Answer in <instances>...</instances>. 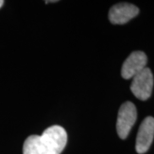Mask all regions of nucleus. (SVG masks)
<instances>
[{
	"instance_id": "nucleus-1",
	"label": "nucleus",
	"mask_w": 154,
	"mask_h": 154,
	"mask_svg": "<svg viewBox=\"0 0 154 154\" xmlns=\"http://www.w3.org/2000/svg\"><path fill=\"white\" fill-rule=\"evenodd\" d=\"M66 130L58 125L49 127L41 135L28 136L23 144V154H61L67 144Z\"/></svg>"
},
{
	"instance_id": "nucleus-2",
	"label": "nucleus",
	"mask_w": 154,
	"mask_h": 154,
	"mask_svg": "<svg viewBox=\"0 0 154 154\" xmlns=\"http://www.w3.org/2000/svg\"><path fill=\"white\" fill-rule=\"evenodd\" d=\"M137 119V110L132 102L122 104L118 111L116 121V131L118 136L124 140L128 137L132 127Z\"/></svg>"
},
{
	"instance_id": "nucleus-3",
	"label": "nucleus",
	"mask_w": 154,
	"mask_h": 154,
	"mask_svg": "<svg viewBox=\"0 0 154 154\" xmlns=\"http://www.w3.org/2000/svg\"><path fill=\"white\" fill-rule=\"evenodd\" d=\"M132 79L130 89L133 94L140 100L148 99L152 93L154 83L153 75L151 69L146 67Z\"/></svg>"
},
{
	"instance_id": "nucleus-4",
	"label": "nucleus",
	"mask_w": 154,
	"mask_h": 154,
	"mask_svg": "<svg viewBox=\"0 0 154 154\" xmlns=\"http://www.w3.org/2000/svg\"><path fill=\"white\" fill-rule=\"evenodd\" d=\"M146 63L147 57L143 51H133L122 64L121 70L122 76L126 80L132 79L133 77L146 68Z\"/></svg>"
},
{
	"instance_id": "nucleus-5",
	"label": "nucleus",
	"mask_w": 154,
	"mask_h": 154,
	"mask_svg": "<svg viewBox=\"0 0 154 154\" xmlns=\"http://www.w3.org/2000/svg\"><path fill=\"white\" fill-rule=\"evenodd\" d=\"M154 138V118L147 116L141 122L136 137L135 149L139 154L146 152Z\"/></svg>"
},
{
	"instance_id": "nucleus-6",
	"label": "nucleus",
	"mask_w": 154,
	"mask_h": 154,
	"mask_svg": "<svg viewBox=\"0 0 154 154\" xmlns=\"http://www.w3.org/2000/svg\"><path fill=\"white\" fill-rule=\"evenodd\" d=\"M139 8L128 3L116 4L110 8L109 20L113 24H125L139 14Z\"/></svg>"
},
{
	"instance_id": "nucleus-7",
	"label": "nucleus",
	"mask_w": 154,
	"mask_h": 154,
	"mask_svg": "<svg viewBox=\"0 0 154 154\" xmlns=\"http://www.w3.org/2000/svg\"><path fill=\"white\" fill-rule=\"evenodd\" d=\"M4 3H5V2H4L3 0H0V8H1L2 6H3V5H4Z\"/></svg>"
}]
</instances>
